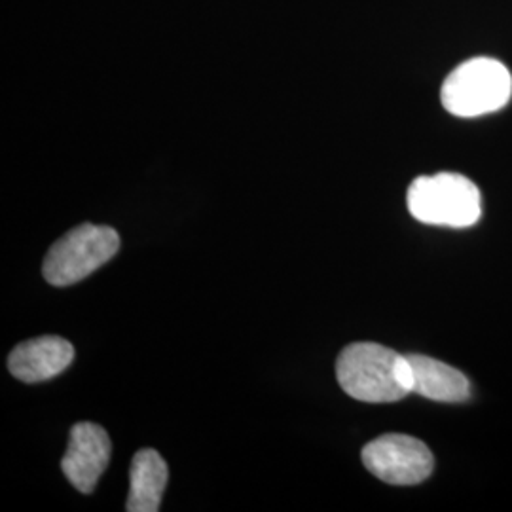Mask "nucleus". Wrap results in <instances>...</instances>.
<instances>
[{"label": "nucleus", "mask_w": 512, "mask_h": 512, "mask_svg": "<svg viewBox=\"0 0 512 512\" xmlns=\"http://www.w3.org/2000/svg\"><path fill=\"white\" fill-rule=\"evenodd\" d=\"M336 378L361 403H397L412 393L408 357L374 342H357L336 361Z\"/></svg>", "instance_id": "f257e3e1"}, {"label": "nucleus", "mask_w": 512, "mask_h": 512, "mask_svg": "<svg viewBox=\"0 0 512 512\" xmlns=\"http://www.w3.org/2000/svg\"><path fill=\"white\" fill-rule=\"evenodd\" d=\"M512 97V74L492 57L463 61L446 76L440 101L458 118H478L503 109Z\"/></svg>", "instance_id": "f03ea898"}, {"label": "nucleus", "mask_w": 512, "mask_h": 512, "mask_svg": "<svg viewBox=\"0 0 512 512\" xmlns=\"http://www.w3.org/2000/svg\"><path fill=\"white\" fill-rule=\"evenodd\" d=\"M406 203L414 219L431 226L469 228L482 215L478 186L459 173L418 177L408 188Z\"/></svg>", "instance_id": "7ed1b4c3"}, {"label": "nucleus", "mask_w": 512, "mask_h": 512, "mask_svg": "<svg viewBox=\"0 0 512 512\" xmlns=\"http://www.w3.org/2000/svg\"><path fill=\"white\" fill-rule=\"evenodd\" d=\"M120 249L114 228L82 224L67 232L44 258L42 274L54 287H69L105 266Z\"/></svg>", "instance_id": "20e7f679"}, {"label": "nucleus", "mask_w": 512, "mask_h": 512, "mask_svg": "<svg viewBox=\"0 0 512 512\" xmlns=\"http://www.w3.org/2000/svg\"><path fill=\"white\" fill-rule=\"evenodd\" d=\"M366 469L391 486H414L427 480L435 458L421 440L408 435H384L363 448Z\"/></svg>", "instance_id": "39448f33"}, {"label": "nucleus", "mask_w": 512, "mask_h": 512, "mask_svg": "<svg viewBox=\"0 0 512 512\" xmlns=\"http://www.w3.org/2000/svg\"><path fill=\"white\" fill-rule=\"evenodd\" d=\"M112 444L101 425L90 421L76 423L71 429L61 469L80 494H92L105 469L109 467Z\"/></svg>", "instance_id": "423d86ee"}, {"label": "nucleus", "mask_w": 512, "mask_h": 512, "mask_svg": "<svg viewBox=\"0 0 512 512\" xmlns=\"http://www.w3.org/2000/svg\"><path fill=\"white\" fill-rule=\"evenodd\" d=\"M74 359L73 344L61 336H40L19 344L8 357L14 378L25 384L52 380L69 368Z\"/></svg>", "instance_id": "0eeeda50"}, {"label": "nucleus", "mask_w": 512, "mask_h": 512, "mask_svg": "<svg viewBox=\"0 0 512 512\" xmlns=\"http://www.w3.org/2000/svg\"><path fill=\"white\" fill-rule=\"evenodd\" d=\"M412 368V393L437 403L458 404L469 401L471 382L458 368L420 353L406 355Z\"/></svg>", "instance_id": "6e6552de"}, {"label": "nucleus", "mask_w": 512, "mask_h": 512, "mask_svg": "<svg viewBox=\"0 0 512 512\" xmlns=\"http://www.w3.org/2000/svg\"><path fill=\"white\" fill-rule=\"evenodd\" d=\"M167 463L152 450H139L129 469L128 512H158L167 486Z\"/></svg>", "instance_id": "1a4fd4ad"}]
</instances>
